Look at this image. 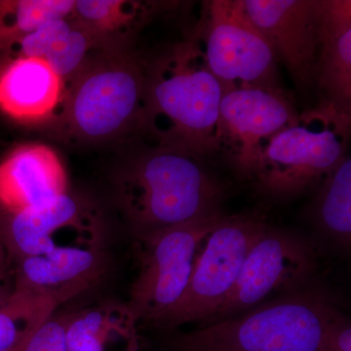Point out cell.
<instances>
[{
    "mask_svg": "<svg viewBox=\"0 0 351 351\" xmlns=\"http://www.w3.org/2000/svg\"><path fill=\"white\" fill-rule=\"evenodd\" d=\"M318 351H351V323L341 313L328 324Z\"/></svg>",
    "mask_w": 351,
    "mask_h": 351,
    "instance_id": "obj_25",
    "label": "cell"
},
{
    "mask_svg": "<svg viewBox=\"0 0 351 351\" xmlns=\"http://www.w3.org/2000/svg\"><path fill=\"white\" fill-rule=\"evenodd\" d=\"M147 64L128 45L108 46L64 83L53 119L66 137L101 142L140 129Z\"/></svg>",
    "mask_w": 351,
    "mask_h": 351,
    "instance_id": "obj_4",
    "label": "cell"
},
{
    "mask_svg": "<svg viewBox=\"0 0 351 351\" xmlns=\"http://www.w3.org/2000/svg\"><path fill=\"white\" fill-rule=\"evenodd\" d=\"M137 320L124 304L108 302L73 311L68 351H133Z\"/></svg>",
    "mask_w": 351,
    "mask_h": 351,
    "instance_id": "obj_17",
    "label": "cell"
},
{
    "mask_svg": "<svg viewBox=\"0 0 351 351\" xmlns=\"http://www.w3.org/2000/svg\"><path fill=\"white\" fill-rule=\"evenodd\" d=\"M223 215L135 239L138 272L126 306L137 322L157 325L181 301L208 237Z\"/></svg>",
    "mask_w": 351,
    "mask_h": 351,
    "instance_id": "obj_6",
    "label": "cell"
},
{
    "mask_svg": "<svg viewBox=\"0 0 351 351\" xmlns=\"http://www.w3.org/2000/svg\"><path fill=\"white\" fill-rule=\"evenodd\" d=\"M270 223L262 214L223 215L210 233L181 301L157 326L200 324L232 292L251 249Z\"/></svg>",
    "mask_w": 351,
    "mask_h": 351,
    "instance_id": "obj_8",
    "label": "cell"
},
{
    "mask_svg": "<svg viewBox=\"0 0 351 351\" xmlns=\"http://www.w3.org/2000/svg\"><path fill=\"white\" fill-rule=\"evenodd\" d=\"M13 263L16 294L38 298L57 309L103 278L108 257L105 246H69Z\"/></svg>",
    "mask_w": 351,
    "mask_h": 351,
    "instance_id": "obj_13",
    "label": "cell"
},
{
    "mask_svg": "<svg viewBox=\"0 0 351 351\" xmlns=\"http://www.w3.org/2000/svg\"><path fill=\"white\" fill-rule=\"evenodd\" d=\"M300 113L279 86H240L223 91L219 105V152L246 181L270 138Z\"/></svg>",
    "mask_w": 351,
    "mask_h": 351,
    "instance_id": "obj_11",
    "label": "cell"
},
{
    "mask_svg": "<svg viewBox=\"0 0 351 351\" xmlns=\"http://www.w3.org/2000/svg\"><path fill=\"white\" fill-rule=\"evenodd\" d=\"M68 193V175L54 149L16 147L0 162V213H15Z\"/></svg>",
    "mask_w": 351,
    "mask_h": 351,
    "instance_id": "obj_14",
    "label": "cell"
},
{
    "mask_svg": "<svg viewBox=\"0 0 351 351\" xmlns=\"http://www.w3.org/2000/svg\"><path fill=\"white\" fill-rule=\"evenodd\" d=\"M156 6L129 0H78L73 17L93 32L101 48L128 45L131 34L149 19Z\"/></svg>",
    "mask_w": 351,
    "mask_h": 351,
    "instance_id": "obj_19",
    "label": "cell"
},
{
    "mask_svg": "<svg viewBox=\"0 0 351 351\" xmlns=\"http://www.w3.org/2000/svg\"><path fill=\"white\" fill-rule=\"evenodd\" d=\"M0 240L13 263L69 246H105L98 207L73 193L15 212L0 213Z\"/></svg>",
    "mask_w": 351,
    "mask_h": 351,
    "instance_id": "obj_10",
    "label": "cell"
},
{
    "mask_svg": "<svg viewBox=\"0 0 351 351\" xmlns=\"http://www.w3.org/2000/svg\"><path fill=\"white\" fill-rule=\"evenodd\" d=\"M15 294L14 263L0 240V307L5 306Z\"/></svg>",
    "mask_w": 351,
    "mask_h": 351,
    "instance_id": "obj_26",
    "label": "cell"
},
{
    "mask_svg": "<svg viewBox=\"0 0 351 351\" xmlns=\"http://www.w3.org/2000/svg\"><path fill=\"white\" fill-rule=\"evenodd\" d=\"M223 91L193 32L147 64L140 130L198 159L219 152Z\"/></svg>",
    "mask_w": 351,
    "mask_h": 351,
    "instance_id": "obj_1",
    "label": "cell"
},
{
    "mask_svg": "<svg viewBox=\"0 0 351 351\" xmlns=\"http://www.w3.org/2000/svg\"><path fill=\"white\" fill-rule=\"evenodd\" d=\"M195 34L208 68L223 90L240 86H278L276 53L252 23L243 0L205 2Z\"/></svg>",
    "mask_w": 351,
    "mask_h": 351,
    "instance_id": "obj_9",
    "label": "cell"
},
{
    "mask_svg": "<svg viewBox=\"0 0 351 351\" xmlns=\"http://www.w3.org/2000/svg\"><path fill=\"white\" fill-rule=\"evenodd\" d=\"M246 13L295 82L314 83L324 0H243Z\"/></svg>",
    "mask_w": 351,
    "mask_h": 351,
    "instance_id": "obj_12",
    "label": "cell"
},
{
    "mask_svg": "<svg viewBox=\"0 0 351 351\" xmlns=\"http://www.w3.org/2000/svg\"><path fill=\"white\" fill-rule=\"evenodd\" d=\"M113 189L134 239L223 213V184L201 159L165 145L131 156L115 175Z\"/></svg>",
    "mask_w": 351,
    "mask_h": 351,
    "instance_id": "obj_2",
    "label": "cell"
},
{
    "mask_svg": "<svg viewBox=\"0 0 351 351\" xmlns=\"http://www.w3.org/2000/svg\"><path fill=\"white\" fill-rule=\"evenodd\" d=\"M306 217L323 241L338 251L351 245V158L339 165L313 191L306 206Z\"/></svg>",
    "mask_w": 351,
    "mask_h": 351,
    "instance_id": "obj_18",
    "label": "cell"
},
{
    "mask_svg": "<svg viewBox=\"0 0 351 351\" xmlns=\"http://www.w3.org/2000/svg\"><path fill=\"white\" fill-rule=\"evenodd\" d=\"M94 48H101L99 39L73 18L71 29L53 44L43 60L66 83L84 66Z\"/></svg>",
    "mask_w": 351,
    "mask_h": 351,
    "instance_id": "obj_22",
    "label": "cell"
},
{
    "mask_svg": "<svg viewBox=\"0 0 351 351\" xmlns=\"http://www.w3.org/2000/svg\"><path fill=\"white\" fill-rule=\"evenodd\" d=\"M56 311L43 321L18 351H68L66 330L73 311Z\"/></svg>",
    "mask_w": 351,
    "mask_h": 351,
    "instance_id": "obj_24",
    "label": "cell"
},
{
    "mask_svg": "<svg viewBox=\"0 0 351 351\" xmlns=\"http://www.w3.org/2000/svg\"><path fill=\"white\" fill-rule=\"evenodd\" d=\"M350 136V114L324 101L270 138L246 182L274 202L313 193L348 156Z\"/></svg>",
    "mask_w": 351,
    "mask_h": 351,
    "instance_id": "obj_5",
    "label": "cell"
},
{
    "mask_svg": "<svg viewBox=\"0 0 351 351\" xmlns=\"http://www.w3.org/2000/svg\"><path fill=\"white\" fill-rule=\"evenodd\" d=\"M75 0H1L0 52L46 21L71 18Z\"/></svg>",
    "mask_w": 351,
    "mask_h": 351,
    "instance_id": "obj_20",
    "label": "cell"
},
{
    "mask_svg": "<svg viewBox=\"0 0 351 351\" xmlns=\"http://www.w3.org/2000/svg\"><path fill=\"white\" fill-rule=\"evenodd\" d=\"M341 313L317 281L291 294L176 337L178 351H318L328 324Z\"/></svg>",
    "mask_w": 351,
    "mask_h": 351,
    "instance_id": "obj_3",
    "label": "cell"
},
{
    "mask_svg": "<svg viewBox=\"0 0 351 351\" xmlns=\"http://www.w3.org/2000/svg\"><path fill=\"white\" fill-rule=\"evenodd\" d=\"M317 247L301 233L272 225L258 239L232 292L201 325L237 314L291 294L316 281Z\"/></svg>",
    "mask_w": 351,
    "mask_h": 351,
    "instance_id": "obj_7",
    "label": "cell"
},
{
    "mask_svg": "<svg viewBox=\"0 0 351 351\" xmlns=\"http://www.w3.org/2000/svg\"><path fill=\"white\" fill-rule=\"evenodd\" d=\"M73 25V17L46 21L34 32L11 44L4 54L11 60L16 58L43 59L53 44L69 32Z\"/></svg>",
    "mask_w": 351,
    "mask_h": 351,
    "instance_id": "obj_23",
    "label": "cell"
},
{
    "mask_svg": "<svg viewBox=\"0 0 351 351\" xmlns=\"http://www.w3.org/2000/svg\"><path fill=\"white\" fill-rule=\"evenodd\" d=\"M52 304L27 295L14 294L0 307V351H18L44 320L56 311Z\"/></svg>",
    "mask_w": 351,
    "mask_h": 351,
    "instance_id": "obj_21",
    "label": "cell"
},
{
    "mask_svg": "<svg viewBox=\"0 0 351 351\" xmlns=\"http://www.w3.org/2000/svg\"><path fill=\"white\" fill-rule=\"evenodd\" d=\"M314 83L324 92V101L350 114V0H324L322 40Z\"/></svg>",
    "mask_w": 351,
    "mask_h": 351,
    "instance_id": "obj_16",
    "label": "cell"
},
{
    "mask_svg": "<svg viewBox=\"0 0 351 351\" xmlns=\"http://www.w3.org/2000/svg\"><path fill=\"white\" fill-rule=\"evenodd\" d=\"M64 92V80L39 58H16L0 71V110L23 123L53 119Z\"/></svg>",
    "mask_w": 351,
    "mask_h": 351,
    "instance_id": "obj_15",
    "label": "cell"
}]
</instances>
